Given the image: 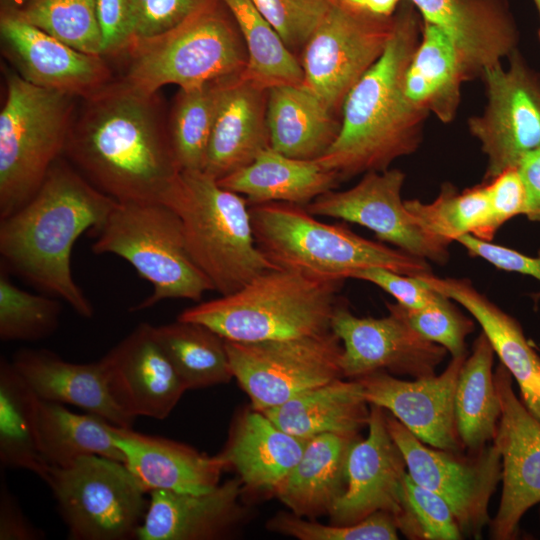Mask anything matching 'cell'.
Returning a JSON list of instances; mask_svg holds the SVG:
<instances>
[{
	"label": "cell",
	"mask_w": 540,
	"mask_h": 540,
	"mask_svg": "<svg viewBox=\"0 0 540 540\" xmlns=\"http://www.w3.org/2000/svg\"><path fill=\"white\" fill-rule=\"evenodd\" d=\"M63 156L118 202L165 204L181 171L158 93H140L120 79L81 99Z\"/></svg>",
	"instance_id": "obj_1"
},
{
	"label": "cell",
	"mask_w": 540,
	"mask_h": 540,
	"mask_svg": "<svg viewBox=\"0 0 540 540\" xmlns=\"http://www.w3.org/2000/svg\"><path fill=\"white\" fill-rule=\"evenodd\" d=\"M117 202L60 157L34 196L0 219L1 264L81 317L92 318L93 305L72 275V248L85 231L105 221Z\"/></svg>",
	"instance_id": "obj_2"
},
{
	"label": "cell",
	"mask_w": 540,
	"mask_h": 540,
	"mask_svg": "<svg viewBox=\"0 0 540 540\" xmlns=\"http://www.w3.org/2000/svg\"><path fill=\"white\" fill-rule=\"evenodd\" d=\"M410 0L394 12L393 34L379 59L347 94L337 139L318 161L340 181L384 171L418 148L429 114L406 95L404 77L423 25Z\"/></svg>",
	"instance_id": "obj_3"
},
{
	"label": "cell",
	"mask_w": 540,
	"mask_h": 540,
	"mask_svg": "<svg viewBox=\"0 0 540 540\" xmlns=\"http://www.w3.org/2000/svg\"><path fill=\"white\" fill-rule=\"evenodd\" d=\"M342 284L274 268L230 294L185 309L177 319L202 324L235 342L320 335L331 331Z\"/></svg>",
	"instance_id": "obj_4"
},
{
	"label": "cell",
	"mask_w": 540,
	"mask_h": 540,
	"mask_svg": "<svg viewBox=\"0 0 540 540\" xmlns=\"http://www.w3.org/2000/svg\"><path fill=\"white\" fill-rule=\"evenodd\" d=\"M258 248L277 268L324 280L344 281L361 269L381 267L418 277L428 261L366 239L342 224H327L304 206L285 202L249 205Z\"/></svg>",
	"instance_id": "obj_5"
},
{
	"label": "cell",
	"mask_w": 540,
	"mask_h": 540,
	"mask_svg": "<svg viewBox=\"0 0 540 540\" xmlns=\"http://www.w3.org/2000/svg\"><path fill=\"white\" fill-rule=\"evenodd\" d=\"M121 81L147 95L168 84L187 88L242 74L247 51L223 0H203L181 23L152 37L135 38Z\"/></svg>",
	"instance_id": "obj_6"
},
{
	"label": "cell",
	"mask_w": 540,
	"mask_h": 540,
	"mask_svg": "<svg viewBox=\"0 0 540 540\" xmlns=\"http://www.w3.org/2000/svg\"><path fill=\"white\" fill-rule=\"evenodd\" d=\"M165 205L179 216L192 259L221 295L277 268L256 244L246 198L203 170H181Z\"/></svg>",
	"instance_id": "obj_7"
},
{
	"label": "cell",
	"mask_w": 540,
	"mask_h": 540,
	"mask_svg": "<svg viewBox=\"0 0 540 540\" xmlns=\"http://www.w3.org/2000/svg\"><path fill=\"white\" fill-rule=\"evenodd\" d=\"M0 112V219L38 191L63 156L77 98L35 86L5 69Z\"/></svg>",
	"instance_id": "obj_8"
},
{
	"label": "cell",
	"mask_w": 540,
	"mask_h": 540,
	"mask_svg": "<svg viewBox=\"0 0 540 540\" xmlns=\"http://www.w3.org/2000/svg\"><path fill=\"white\" fill-rule=\"evenodd\" d=\"M95 254H114L150 282L149 297L130 311H142L166 299L200 301L211 282L192 259L176 212L159 202H117L93 231Z\"/></svg>",
	"instance_id": "obj_9"
},
{
	"label": "cell",
	"mask_w": 540,
	"mask_h": 540,
	"mask_svg": "<svg viewBox=\"0 0 540 540\" xmlns=\"http://www.w3.org/2000/svg\"><path fill=\"white\" fill-rule=\"evenodd\" d=\"M71 540L136 539L149 499L127 466L98 455L51 467L43 480Z\"/></svg>",
	"instance_id": "obj_10"
},
{
	"label": "cell",
	"mask_w": 540,
	"mask_h": 540,
	"mask_svg": "<svg viewBox=\"0 0 540 540\" xmlns=\"http://www.w3.org/2000/svg\"><path fill=\"white\" fill-rule=\"evenodd\" d=\"M394 23V14L381 16L349 0H331L301 51L303 85L336 114L351 88L384 52Z\"/></svg>",
	"instance_id": "obj_11"
},
{
	"label": "cell",
	"mask_w": 540,
	"mask_h": 540,
	"mask_svg": "<svg viewBox=\"0 0 540 540\" xmlns=\"http://www.w3.org/2000/svg\"><path fill=\"white\" fill-rule=\"evenodd\" d=\"M225 344L233 376L257 411L344 378L340 365L342 344L332 330L291 339L225 340Z\"/></svg>",
	"instance_id": "obj_12"
},
{
	"label": "cell",
	"mask_w": 540,
	"mask_h": 540,
	"mask_svg": "<svg viewBox=\"0 0 540 540\" xmlns=\"http://www.w3.org/2000/svg\"><path fill=\"white\" fill-rule=\"evenodd\" d=\"M388 431L401 450L410 477L441 496L464 538L481 539L489 526V503L502 476L501 454L491 442L477 451L430 447L386 411Z\"/></svg>",
	"instance_id": "obj_13"
},
{
	"label": "cell",
	"mask_w": 540,
	"mask_h": 540,
	"mask_svg": "<svg viewBox=\"0 0 540 540\" xmlns=\"http://www.w3.org/2000/svg\"><path fill=\"white\" fill-rule=\"evenodd\" d=\"M481 76L487 104L481 115L469 118L468 126L487 157L488 182L540 148V82L516 53L508 68L498 63Z\"/></svg>",
	"instance_id": "obj_14"
},
{
	"label": "cell",
	"mask_w": 540,
	"mask_h": 540,
	"mask_svg": "<svg viewBox=\"0 0 540 540\" xmlns=\"http://www.w3.org/2000/svg\"><path fill=\"white\" fill-rule=\"evenodd\" d=\"M405 174L399 169L371 171L353 187L330 190L305 206L314 216L359 224L399 250L438 264L449 259V245L427 232L408 211L401 191Z\"/></svg>",
	"instance_id": "obj_15"
},
{
	"label": "cell",
	"mask_w": 540,
	"mask_h": 540,
	"mask_svg": "<svg viewBox=\"0 0 540 540\" xmlns=\"http://www.w3.org/2000/svg\"><path fill=\"white\" fill-rule=\"evenodd\" d=\"M368 435L353 443L347 459L346 488L329 513L330 523L350 525L376 512L393 516L399 532L410 536L403 454L391 437L386 410L370 404Z\"/></svg>",
	"instance_id": "obj_16"
},
{
	"label": "cell",
	"mask_w": 540,
	"mask_h": 540,
	"mask_svg": "<svg viewBox=\"0 0 540 540\" xmlns=\"http://www.w3.org/2000/svg\"><path fill=\"white\" fill-rule=\"evenodd\" d=\"M494 382L501 416L492 442L501 454L502 493L489 523L490 538L513 540L523 515L540 503V422L515 394L513 377L501 362Z\"/></svg>",
	"instance_id": "obj_17"
},
{
	"label": "cell",
	"mask_w": 540,
	"mask_h": 540,
	"mask_svg": "<svg viewBox=\"0 0 540 540\" xmlns=\"http://www.w3.org/2000/svg\"><path fill=\"white\" fill-rule=\"evenodd\" d=\"M331 330L342 344L340 365L345 379L379 370L414 379L433 376L448 353L391 312L380 318L358 317L338 304Z\"/></svg>",
	"instance_id": "obj_18"
},
{
	"label": "cell",
	"mask_w": 540,
	"mask_h": 540,
	"mask_svg": "<svg viewBox=\"0 0 540 540\" xmlns=\"http://www.w3.org/2000/svg\"><path fill=\"white\" fill-rule=\"evenodd\" d=\"M0 36L13 70L35 86L81 100L114 80L105 57L76 50L12 12H0Z\"/></svg>",
	"instance_id": "obj_19"
},
{
	"label": "cell",
	"mask_w": 540,
	"mask_h": 540,
	"mask_svg": "<svg viewBox=\"0 0 540 540\" xmlns=\"http://www.w3.org/2000/svg\"><path fill=\"white\" fill-rule=\"evenodd\" d=\"M466 357L467 353L452 357L439 375L404 380L379 370L356 380L369 404L390 412L423 443L436 449L464 452L456 427L454 398Z\"/></svg>",
	"instance_id": "obj_20"
},
{
	"label": "cell",
	"mask_w": 540,
	"mask_h": 540,
	"mask_svg": "<svg viewBox=\"0 0 540 540\" xmlns=\"http://www.w3.org/2000/svg\"><path fill=\"white\" fill-rule=\"evenodd\" d=\"M101 359L114 399L135 419L167 418L187 391L149 323L138 324Z\"/></svg>",
	"instance_id": "obj_21"
},
{
	"label": "cell",
	"mask_w": 540,
	"mask_h": 540,
	"mask_svg": "<svg viewBox=\"0 0 540 540\" xmlns=\"http://www.w3.org/2000/svg\"><path fill=\"white\" fill-rule=\"evenodd\" d=\"M240 478L214 490L182 493L149 492V505L136 535L138 540H216L229 537L244 520Z\"/></svg>",
	"instance_id": "obj_22"
},
{
	"label": "cell",
	"mask_w": 540,
	"mask_h": 540,
	"mask_svg": "<svg viewBox=\"0 0 540 540\" xmlns=\"http://www.w3.org/2000/svg\"><path fill=\"white\" fill-rule=\"evenodd\" d=\"M424 22L443 30L467 79L515 52L516 29L505 0H410Z\"/></svg>",
	"instance_id": "obj_23"
},
{
	"label": "cell",
	"mask_w": 540,
	"mask_h": 540,
	"mask_svg": "<svg viewBox=\"0 0 540 540\" xmlns=\"http://www.w3.org/2000/svg\"><path fill=\"white\" fill-rule=\"evenodd\" d=\"M11 361L40 400L74 405L113 425L132 428L135 418L114 399L102 359L72 363L48 349L23 348Z\"/></svg>",
	"instance_id": "obj_24"
},
{
	"label": "cell",
	"mask_w": 540,
	"mask_h": 540,
	"mask_svg": "<svg viewBox=\"0 0 540 540\" xmlns=\"http://www.w3.org/2000/svg\"><path fill=\"white\" fill-rule=\"evenodd\" d=\"M124 464L148 491L201 494L220 484L223 463L181 442L113 425Z\"/></svg>",
	"instance_id": "obj_25"
},
{
	"label": "cell",
	"mask_w": 540,
	"mask_h": 540,
	"mask_svg": "<svg viewBox=\"0 0 540 540\" xmlns=\"http://www.w3.org/2000/svg\"><path fill=\"white\" fill-rule=\"evenodd\" d=\"M431 289L460 304L479 323L500 362L518 384L528 411L540 422V356L519 322L479 292L468 279L418 276Z\"/></svg>",
	"instance_id": "obj_26"
},
{
	"label": "cell",
	"mask_w": 540,
	"mask_h": 540,
	"mask_svg": "<svg viewBox=\"0 0 540 540\" xmlns=\"http://www.w3.org/2000/svg\"><path fill=\"white\" fill-rule=\"evenodd\" d=\"M268 90L242 74L227 82L209 139L203 171L216 180L252 163L270 147Z\"/></svg>",
	"instance_id": "obj_27"
},
{
	"label": "cell",
	"mask_w": 540,
	"mask_h": 540,
	"mask_svg": "<svg viewBox=\"0 0 540 540\" xmlns=\"http://www.w3.org/2000/svg\"><path fill=\"white\" fill-rule=\"evenodd\" d=\"M308 441L252 409L236 418L224 449L216 456L225 470L237 472L244 488L274 492L298 463Z\"/></svg>",
	"instance_id": "obj_28"
},
{
	"label": "cell",
	"mask_w": 540,
	"mask_h": 540,
	"mask_svg": "<svg viewBox=\"0 0 540 540\" xmlns=\"http://www.w3.org/2000/svg\"><path fill=\"white\" fill-rule=\"evenodd\" d=\"M359 437L326 433L310 438L298 463L273 493L297 516L329 515L346 488L348 454Z\"/></svg>",
	"instance_id": "obj_29"
},
{
	"label": "cell",
	"mask_w": 540,
	"mask_h": 540,
	"mask_svg": "<svg viewBox=\"0 0 540 540\" xmlns=\"http://www.w3.org/2000/svg\"><path fill=\"white\" fill-rule=\"evenodd\" d=\"M266 119L270 147L301 160L324 156L341 127L335 113L303 84L270 88Z\"/></svg>",
	"instance_id": "obj_30"
},
{
	"label": "cell",
	"mask_w": 540,
	"mask_h": 540,
	"mask_svg": "<svg viewBox=\"0 0 540 540\" xmlns=\"http://www.w3.org/2000/svg\"><path fill=\"white\" fill-rule=\"evenodd\" d=\"M261 412L299 438L326 433L357 436L368 426L370 404L358 380L339 378Z\"/></svg>",
	"instance_id": "obj_31"
},
{
	"label": "cell",
	"mask_w": 540,
	"mask_h": 540,
	"mask_svg": "<svg viewBox=\"0 0 540 540\" xmlns=\"http://www.w3.org/2000/svg\"><path fill=\"white\" fill-rule=\"evenodd\" d=\"M217 181L244 196L249 205L285 202L304 207L340 182L335 172L318 161L291 158L271 147L246 167Z\"/></svg>",
	"instance_id": "obj_32"
},
{
	"label": "cell",
	"mask_w": 540,
	"mask_h": 540,
	"mask_svg": "<svg viewBox=\"0 0 540 540\" xmlns=\"http://www.w3.org/2000/svg\"><path fill=\"white\" fill-rule=\"evenodd\" d=\"M466 73L452 40L430 23L424 22L420 40L404 77L407 97L432 112L443 122L456 115L460 86Z\"/></svg>",
	"instance_id": "obj_33"
},
{
	"label": "cell",
	"mask_w": 540,
	"mask_h": 540,
	"mask_svg": "<svg viewBox=\"0 0 540 540\" xmlns=\"http://www.w3.org/2000/svg\"><path fill=\"white\" fill-rule=\"evenodd\" d=\"M494 350L481 331L459 372L454 411L459 438L468 451L490 444L497 432L501 404L492 371Z\"/></svg>",
	"instance_id": "obj_34"
},
{
	"label": "cell",
	"mask_w": 540,
	"mask_h": 540,
	"mask_svg": "<svg viewBox=\"0 0 540 540\" xmlns=\"http://www.w3.org/2000/svg\"><path fill=\"white\" fill-rule=\"evenodd\" d=\"M40 399L6 357L0 359V462L44 480L49 466L39 446Z\"/></svg>",
	"instance_id": "obj_35"
},
{
	"label": "cell",
	"mask_w": 540,
	"mask_h": 540,
	"mask_svg": "<svg viewBox=\"0 0 540 540\" xmlns=\"http://www.w3.org/2000/svg\"><path fill=\"white\" fill-rule=\"evenodd\" d=\"M39 446L51 467H67L77 459L98 455L124 463L113 424L95 414H78L63 404L40 400Z\"/></svg>",
	"instance_id": "obj_36"
},
{
	"label": "cell",
	"mask_w": 540,
	"mask_h": 540,
	"mask_svg": "<svg viewBox=\"0 0 540 540\" xmlns=\"http://www.w3.org/2000/svg\"><path fill=\"white\" fill-rule=\"evenodd\" d=\"M154 337L186 390L226 384L234 377L225 339L195 322L153 326Z\"/></svg>",
	"instance_id": "obj_37"
},
{
	"label": "cell",
	"mask_w": 540,
	"mask_h": 540,
	"mask_svg": "<svg viewBox=\"0 0 540 540\" xmlns=\"http://www.w3.org/2000/svg\"><path fill=\"white\" fill-rule=\"evenodd\" d=\"M236 20L247 51L242 76L269 90L283 85L303 84L299 59L258 11L252 0H223Z\"/></svg>",
	"instance_id": "obj_38"
},
{
	"label": "cell",
	"mask_w": 540,
	"mask_h": 540,
	"mask_svg": "<svg viewBox=\"0 0 540 540\" xmlns=\"http://www.w3.org/2000/svg\"><path fill=\"white\" fill-rule=\"evenodd\" d=\"M231 77L179 88L175 95L167 125L180 170L203 169L221 97Z\"/></svg>",
	"instance_id": "obj_39"
},
{
	"label": "cell",
	"mask_w": 540,
	"mask_h": 540,
	"mask_svg": "<svg viewBox=\"0 0 540 540\" xmlns=\"http://www.w3.org/2000/svg\"><path fill=\"white\" fill-rule=\"evenodd\" d=\"M404 202L419 224L447 245L464 234L486 241H491L496 234L486 183L461 193L450 184H445L431 203L418 199Z\"/></svg>",
	"instance_id": "obj_40"
},
{
	"label": "cell",
	"mask_w": 540,
	"mask_h": 540,
	"mask_svg": "<svg viewBox=\"0 0 540 540\" xmlns=\"http://www.w3.org/2000/svg\"><path fill=\"white\" fill-rule=\"evenodd\" d=\"M12 12L81 52L102 55L103 40L96 0H27Z\"/></svg>",
	"instance_id": "obj_41"
},
{
	"label": "cell",
	"mask_w": 540,
	"mask_h": 540,
	"mask_svg": "<svg viewBox=\"0 0 540 540\" xmlns=\"http://www.w3.org/2000/svg\"><path fill=\"white\" fill-rule=\"evenodd\" d=\"M61 300L38 295L17 287L5 266H0V339L36 341L52 335L58 328Z\"/></svg>",
	"instance_id": "obj_42"
},
{
	"label": "cell",
	"mask_w": 540,
	"mask_h": 540,
	"mask_svg": "<svg viewBox=\"0 0 540 540\" xmlns=\"http://www.w3.org/2000/svg\"><path fill=\"white\" fill-rule=\"evenodd\" d=\"M386 306L422 337L444 347L452 357L467 353L466 338L474 331L475 324L447 296L439 293L432 304L420 309H409L397 302Z\"/></svg>",
	"instance_id": "obj_43"
},
{
	"label": "cell",
	"mask_w": 540,
	"mask_h": 540,
	"mask_svg": "<svg viewBox=\"0 0 540 540\" xmlns=\"http://www.w3.org/2000/svg\"><path fill=\"white\" fill-rule=\"evenodd\" d=\"M267 529L299 540H396L398 528L392 515L376 512L350 525H324L295 514L279 512Z\"/></svg>",
	"instance_id": "obj_44"
},
{
	"label": "cell",
	"mask_w": 540,
	"mask_h": 540,
	"mask_svg": "<svg viewBox=\"0 0 540 540\" xmlns=\"http://www.w3.org/2000/svg\"><path fill=\"white\" fill-rule=\"evenodd\" d=\"M286 47L301 52L325 17L331 0H252Z\"/></svg>",
	"instance_id": "obj_45"
},
{
	"label": "cell",
	"mask_w": 540,
	"mask_h": 540,
	"mask_svg": "<svg viewBox=\"0 0 540 540\" xmlns=\"http://www.w3.org/2000/svg\"><path fill=\"white\" fill-rule=\"evenodd\" d=\"M412 540L464 539L459 524L438 494L416 483L409 474L404 482Z\"/></svg>",
	"instance_id": "obj_46"
},
{
	"label": "cell",
	"mask_w": 540,
	"mask_h": 540,
	"mask_svg": "<svg viewBox=\"0 0 540 540\" xmlns=\"http://www.w3.org/2000/svg\"><path fill=\"white\" fill-rule=\"evenodd\" d=\"M350 279L372 283L395 298L396 302L409 309H420L432 304L439 293L428 287L419 278L400 274L381 267L357 270Z\"/></svg>",
	"instance_id": "obj_47"
},
{
	"label": "cell",
	"mask_w": 540,
	"mask_h": 540,
	"mask_svg": "<svg viewBox=\"0 0 540 540\" xmlns=\"http://www.w3.org/2000/svg\"><path fill=\"white\" fill-rule=\"evenodd\" d=\"M96 9L103 57H123L135 38L132 0H96Z\"/></svg>",
	"instance_id": "obj_48"
},
{
	"label": "cell",
	"mask_w": 540,
	"mask_h": 540,
	"mask_svg": "<svg viewBox=\"0 0 540 540\" xmlns=\"http://www.w3.org/2000/svg\"><path fill=\"white\" fill-rule=\"evenodd\" d=\"M202 1L132 0L135 38L152 37L172 29Z\"/></svg>",
	"instance_id": "obj_49"
},
{
	"label": "cell",
	"mask_w": 540,
	"mask_h": 540,
	"mask_svg": "<svg viewBox=\"0 0 540 540\" xmlns=\"http://www.w3.org/2000/svg\"><path fill=\"white\" fill-rule=\"evenodd\" d=\"M491 219L497 231L517 215H525L526 192L517 168H510L486 183Z\"/></svg>",
	"instance_id": "obj_50"
},
{
	"label": "cell",
	"mask_w": 540,
	"mask_h": 540,
	"mask_svg": "<svg viewBox=\"0 0 540 540\" xmlns=\"http://www.w3.org/2000/svg\"><path fill=\"white\" fill-rule=\"evenodd\" d=\"M456 242L471 256L484 259L498 269L529 275L540 282V251L536 257H532L471 234L460 236Z\"/></svg>",
	"instance_id": "obj_51"
},
{
	"label": "cell",
	"mask_w": 540,
	"mask_h": 540,
	"mask_svg": "<svg viewBox=\"0 0 540 540\" xmlns=\"http://www.w3.org/2000/svg\"><path fill=\"white\" fill-rule=\"evenodd\" d=\"M45 537L23 513L2 477L0 485V540H40Z\"/></svg>",
	"instance_id": "obj_52"
},
{
	"label": "cell",
	"mask_w": 540,
	"mask_h": 540,
	"mask_svg": "<svg viewBox=\"0 0 540 540\" xmlns=\"http://www.w3.org/2000/svg\"><path fill=\"white\" fill-rule=\"evenodd\" d=\"M517 170L526 192L525 216L540 223V148L526 154Z\"/></svg>",
	"instance_id": "obj_53"
},
{
	"label": "cell",
	"mask_w": 540,
	"mask_h": 540,
	"mask_svg": "<svg viewBox=\"0 0 540 540\" xmlns=\"http://www.w3.org/2000/svg\"><path fill=\"white\" fill-rule=\"evenodd\" d=\"M350 2L381 16H392L401 0H349Z\"/></svg>",
	"instance_id": "obj_54"
},
{
	"label": "cell",
	"mask_w": 540,
	"mask_h": 540,
	"mask_svg": "<svg viewBox=\"0 0 540 540\" xmlns=\"http://www.w3.org/2000/svg\"><path fill=\"white\" fill-rule=\"evenodd\" d=\"M27 0H0V12L20 8Z\"/></svg>",
	"instance_id": "obj_55"
},
{
	"label": "cell",
	"mask_w": 540,
	"mask_h": 540,
	"mask_svg": "<svg viewBox=\"0 0 540 540\" xmlns=\"http://www.w3.org/2000/svg\"><path fill=\"white\" fill-rule=\"evenodd\" d=\"M538 10L539 16H540V0H532Z\"/></svg>",
	"instance_id": "obj_56"
}]
</instances>
